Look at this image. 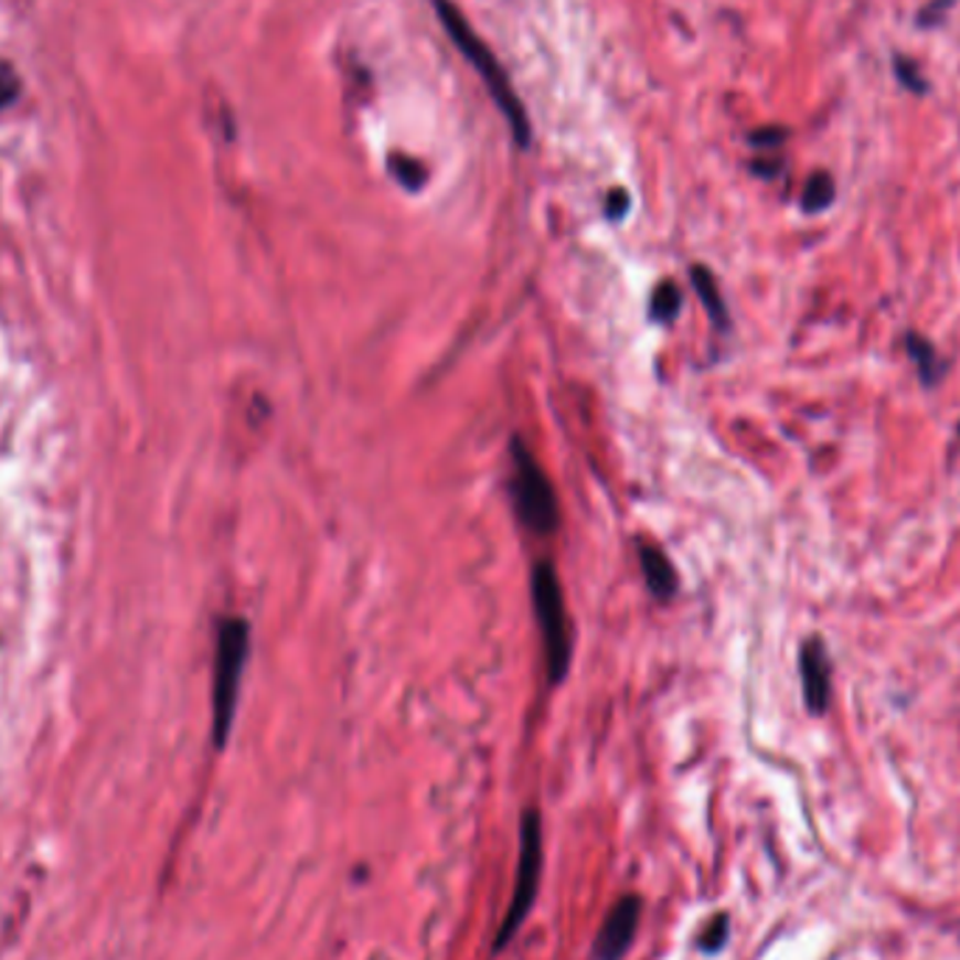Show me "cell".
I'll use <instances>...</instances> for the list:
<instances>
[{"label":"cell","mask_w":960,"mask_h":960,"mask_svg":"<svg viewBox=\"0 0 960 960\" xmlns=\"http://www.w3.org/2000/svg\"><path fill=\"white\" fill-rule=\"evenodd\" d=\"M952 7L954 0H930V3L918 12V25H921V29H930V25L941 23L943 14H947Z\"/></svg>","instance_id":"cell-16"},{"label":"cell","mask_w":960,"mask_h":960,"mask_svg":"<svg viewBox=\"0 0 960 960\" xmlns=\"http://www.w3.org/2000/svg\"><path fill=\"white\" fill-rule=\"evenodd\" d=\"M531 596H534L536 623H540L542 643H545V663L554 683H562L570 669V627H567L565 598L559 579L548 562H540L531 576Z\"/></svg>","instance_id":"cell-4"},{"label":"cell","mask_w":960,"mask_h":960,"mask_svg":"<svg viewBox=\"0 0 960 960\" xmlns=\"http://www.w3.org/2000/svg\"><path fill=\"white\" fill-rule=\"evenodd\" d=\"M680 309H683V296H680L678 284H671V281L660 284L658 292H654V301H652V318L669 323V320L678 318Z\"/></svg>","instance_id":"cell-12"},{"label":"cell","mask_w":960,"mask_h":960,"mask_svg":"<svg viewBox=\"0 0 960 960\" xmlns=\"http://www.w3.org/2000/svg\"><path fill=\"white\" fill-rule=\"evenodd\" d=\"M14 96H18V79H14L12 71L0 62V107L12 105Z\"/></svg>","instance_id":"cell-17"},{"label":"cell","mask_w":960,"mask_h":960,"mask_svg":"<svg viewBox=\"0 0 960 960\" xmlns=\"http://www.w3.org/2000/svg\"><path fill=\"white\" fill-rule=\"evenodd\" d=\"M511 456H514L511 498H514L520 520L534 534H551L556 529V520H559V509H556V494L548 474L542 472V467L520 438H514V444H511Z\"/></svg>","instance_id":"cell-5"},{"label":"cell","mask_w":960,"mask_h":960,"mask_svg":"<svg viewBox=\"0 0 960 960\" xmlns=\"http://www.w3.org/2000/svg\"><path fill=\"white\" fill-rule=\"evenodd\" d=\"M391 169H394L396 180H399V183L405 185V189H410V191L422 189V185H425V180H427V172H425V169H422V163H416V160L405 158V154H394V158H391Z\"/></svg>","instance_id":"cell-14"},{"label":"cell","mask_w":960,"mask_h":960,"mask_svg":"<svg viewBox=\"0 0 960 960\" xmlns=\"http://www.w3.org/2000/svg\"><path fill=\"white\" fill-rule=\"evenodd\" d=\"M640 924V899L627 893L607 910L593 941V960H621L629 952Z\"/></svg>","instance_id":"cell-6"},{"label":"cell","mask_w":960,"mask_h":960,"mask_svg":"<svg viewBox=\"0 0 960 960\" xmlns=\"http://www.w3.org/2000/svg\"><path fill=\"white\" fill-rule=\"evenodd\" d=\"M629 209V194L623 189H616L610 194V203H607V214L612 216V220H621L623 214H627Z\"/></svg>","instance_id":"cell-19"},{"label":"cell","mask_w":960,"mask_h":960,"mask_svg":"<svg viewBox=\"0 0 960 960\" xmlns=\"http://www.w3.org/2000/svg\"><path fill=\"white\" fill-rule=\"evenodd\" d=\"M800 680H803V700H807L809 714H825L831 696V663L820 638H809L800 647Z\"/></svg>","instance_id":"cell-7"},{"label":"cell","mask_w":960,"mask_h":960,"mask_svg":"<svg viewBox=\"0 0 960 960\" xmlns=\"http://www.w3.org/2000/svg\"><path fill=\"white\" fill-rule=\"evenodd\" d=\"M750 141L756 143V147H778L781 141H787V130H783V127H767V130L753 132Z\"/></svg>","instance_id":"cell-18"},{"label":"cell","mask_w":960,"mask_h":960,"mask_svg":"<svg viewBox=\"0 0 960 960\" xmlns=\"http://www.w3.org/2000/svg\"><path fill=\"white\" fill-rule=\"evenodd\" d=\"M834 194H838V189H834V178H831L829 172H814L812 178L807 180V189H803V200H800V205H803L807 214H820V211H825L831 203H834Z\"/></svg>","instance_id":"cell-11"},{"label":"cell","mask_w":960,"mask_h":960,"mask_svg":"<svg viewBox=\"0 0 960 960\" xmlns=\"http://www.w3.org/2000/svg\"><path fill=\"white\" fill-rule=\"evenodd\" d=\"M640 567H643V579H647L649 590L658 598H671L678 593V573L671 567L669 556L654 545H640L638 548Z\"/></svg>","instance_id":"cell-8"},{"label":"cell","mask_w":960,"mask_h":960,"mask_svg":"<svg viewBox=\"0 0 960 960\" xmlns=\"http://www.w3.org/2000/svg\"><path fill=\"white\" fill-rule=\"evenodd\" d=\"M958 430H960V427H958Z\"/></svg>","instance_id":"cell-20"},{"label":"cell","mask_w":960,"mask_h":960,"mask_svg":"<svg viewBox=\"0 0 960 960\" xmlns=\"http://www.w3.org/2000/svg\"><path fill=\"white\" fill-rule=\"evenodd\" d=\"M433 7H436L438 18H441L444 29H447V34L452 38L456 49L472 62V68L480 74L489 96H492L494 105H498L500 113L505 116V121H509L511 132H514L520 147H529L531 143L529 116H525L523 102L518 99V93H514V87H511L509 76L503 74V65H498V60H494V54L489 51V45L483 43L472 29H469L467 18L452 7L450 0H433Z\"/></svg>","instance_id":"cell-1"},{"label":"cell","mask_w":960,"mask_h":960,"mask_svg":"<svg viewBox=\"0 0 960 960\" xmlns=\"http://www.w3.org/2000/svg\"><path fill=\"white\" fill-rule=\"evenodd\" d=\"M691 281H694V290H696V296L702 298V307H705V312H708L711 323H714L716 329H725L727 327V307H725V301H722V292H719V287H716V278L711 276L705 267H694V270H691Z\"/></svg>","instance_id":"cell-9"},{"label":"cell","mask_w":960,"mask_h":960,"mask_svg":"<svg viewBox=\"0 0 960 960\" xmlns=\"http://www.w3.org/2000/svg\"><path fill=\"white\" fill-rule=\"evenodd\" d=\"M247 649H250V627L242 618L222 621L216 634V660H214V742L225 747L234 727L236 702H239V683L245 671Z\"/></svg>","instance_id":"cell-3"},{"label":"cell","mask_w":960,"mask_h":960,"mask_svg":"<svg viewBox=\"0 0 960 960\" xmlns=\"http://www.w3.org/2000/svg\"><path fill=\"white\" fill-rule=\"evenodd\" d=\"M727 932H730V921H727L725 913H719V916L711 918V924L702 930L700 936V949L708 954H716L725 949L727 943Z\"/></svg>","instance_id":"cell-13"},{"label":"cell","mask_w":960,"mask_h":960,"mask_svg":"<svg viewBox=\"0 0 960 960\" xmlns=\"http://www.w3.org/2000/svg\"><path fill=\"white\" fill-rule=\"evenodd\" d=\"M907 351H910V358L916 360L918 374H921L924 385H927V388H932V385H936V382L941 380V374H943L941 358H938L936 345H932L927 338H921V334L910 332L907 334Z\"/></svg>","instance_id":"cell-10"},{"label":"cell","mask_w":960,"mask_h":960,"mask_svg":"<svg viewBox=\"0 0 960 960\" xmlns=\"http://www.w3.org/2000/svg\"><path fill=\"white\" fill-rule=\"evenodd\" d=\"M542 818L536 809H525L520 814V854L518 871H514V887H511V902L503 913L498 932H494V952L509 947V941L518 936V930L529 918L531 907L536 902L542 879Z\"/></svg>","instance_id":"cell-2"},{"label":"cell","mask_w":960,"mask_h":960,"mask_svg":"<svg viewBox=\"0 0 960 960\" xmlns=\"http://www.w3.org/2000/svg\"><path fill=\"white\" fill-rule=\"evenodd\" d=\"M896 76H899L902 85L913 93H927V79L921 76L916 62L905 60V56H896Z\"/></svg>","instance_id":"cell-15"}]
</instances>
